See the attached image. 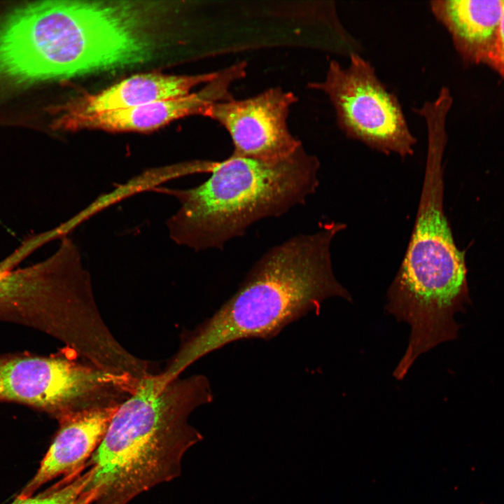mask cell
<instances>
[{
  "mask_svg": "<svg viewBox=\"0 0 504 504\" xmlns=\"http://www.w3.org/2000/svg\"><path fill=\"white\" fill-rule=\"evenodd\" d=\"M172 6L146 1H43L0 24V71L17 83L135 66L162 45Z\"/></svg>",
  "mask_w": 504,
  "mask_h": 504,
  "instance_id": "6da1fadb",
  "label": "cell"
},
{
  "mask_svg": "<svg viewBox=\"0 0 504 504\" xmlns=\"http://www.w3.org/2000/svg\"><path fill=\"white\" fill-rule=\"evenodd\" d=\"M344 223L330 221L314 233L271 248L251 267L237 292L213 316L183 336L164 369L180 376L200 358L243 339L270 340L332 297L352 302L333 273L330 244Z\"/></svg>",
  "mask_w": 504,
  "mask_h": 504,
  "instance_id": "7a4b0ae2",
  "label": "cell"
},
{
  "mask_svg": "<svg viewBox=\"0 0 504 504\" xmlns=\"http://www.w3.org/2000/svg\"><path fill=\"white\" fill-rule=\"evenodd\" d=\"M213 398L202 374L167 382L152 373L141 379L85 465L88 488L97 493L93 504H127L178 477L184 454L202 438L188 418Z\"/></svg>",
  "mask_w": 504,
  "mask_h": 504,
  "instance_id": "3957f363",
  "label": "cell"
},
{
  "mask_svg": "<svg viewBox=\"0 0 504 504\" xmlns=\"http://www.w3.org/2000/svg\"><path fill=\"white\" fill-rule=\"evenodd\" d=\"M424 178L405 254L387 292L386 312L411 327L400 361L409 369L416 358L457 335L454 315L463 309L466 269L443 209L442 159L447 132L427 130Z\"/></svg>",
  "mask_w": 504,
  "mask_h": 504,
  "instance_id": "277c9868",
  "label": "cell"
},
{
  "mask_svg": "<svg viewBox=\"0 0 504 504\" xmlns=\"http://www.w3.org/2000/svg\"><path fill=\"white\" fill-rule=\"evenodd\" d=\"M318 159L302 146L290 155L260 160L230 155L214 162L210 177L189 189L153 190L176 197L170 238L196 251L223 248L255 222L305 202L317 189Z\"/></svg>",
  "mask_w": 504,
  "mask_h": 504,
  "instance_id": "5b68a950",
  "label": "cell"
},
{
  "mask_svg": "<svg viewBox=\"0 0 504 504\" xmlns=\"http://www.w3.org/2000/svg\"><path fill=\"white\" fill-rule=\"evenodd\" d=\"M0 305L28 308V321L100 370L121 373L134 356L115 338L97 306L78 247L63 237L48 258L0 280Z\"/></svg>",
  "mask_w": 504,
  "mask_h": 504,
  "instance_id": "8992f818",
  "label": "cell"
},
{
  "mask_svg": "<svg viewBox=\"0 0 504 504\" xmlns=\"http://www.w3.org/2000/svg\"><path fill=\"white\" fill-rule=\"evenodd\" d=\"M346 67L330 61L325 78L308 86L329 99L339 129L349 138L385 155L404 159L413 155L417 139L400 103L359 52Z\"/></svg>",
  "mask_w": 504,
  "mask_h": 504,
  "instance_id": "52a82bcc",
  "label": "cell"
},
{
  "mask_svg": "<svg viewBox=\"0 0 504 504\" xmlns=\"http://www.w3.org/2000/svg\"><path fill=\"white\" fill-rule=\"evenodd\" d=\"M111 390L108 374L62 357L0 359V400L24 403L62 419L102 407Z\"/></svg>",
  "mask_w": 504,
  "mask_h": 504,
  "instance_id": "ba28073f",
  "label": "cell"
},
{
  "mask_svg": "<svg viewBox=\"0 0 504 504\" xmlns=\"http://www.w3.org/2000/svg\"><path fill=\"white\" fill-rule=\"evenodd\" d=\"M297 101L293 92L274 87L244 99L232 98L212 104L202 116L227 132L233 144L231 155L276 160L302 146L288 125L290 110Z\"/></svg>",
  "mask_w": 504,
  "mask_h": 504,
  "instance_id": "9c48e42d",
  "label": "cell"
},
{
  "mask_svg": "<svg viewBox=\"0 0 504 504\" xmlns=\"http://www.w3.org/2000/svg\"><path fill=\"white\" fill-rule=\"evenodd\" d=\"M246 63L239 62L219 70L202 88L179 97L126 109L75 115L59 114L56 128L67 131L148 132L192 115H201L209 105L232 99L230 88L244 78Z\"/></svg>",
  "mask_w": 504,
  "mask_h": 504,
  "instance_id": "30bf717a",
  "label": "cell"
},
{
  "mask_svg": "<svg viewBox=\"0 0 504 504\" xmlns=\"http://www.w3.org/2000/svg\"><path fill=\"white\" fill-rule=\"evenodd\" d=\"M118 406L83 411L59 420L39 468L17 498L31 496L48 482L81 471L101 444Z\"/></svg>",
  "mask_w": 504,
  "mask_h": 504,
  "instance_id": "8fae6325",
  "label": "cell"
},
{
  "mask_svg": "<svg viewBox=\"0 0 504 504\" xmlns=\"http://www.w3.org/2000/svg\"><path fill=\"white\" fill-rule=\"evenodd\" d=\"M218 71L192 75L143 74L105 90L73 98L59 106V114L75 115L126 109L187 95L216 77Z\"/></svg>",
  "mask_w": 504,
  "mask_h": 504,
  "instance_id": "7c38bea8",
  "label": "cell"
},
{
  "mask_svg": "<svg viewBox=\"0 0 504 504\" xmlns=\"http://www.w3.org/2000/svg\"><path fill=\"white\" fill-rule=\"evenodd\" d=\"M429 7L464 59L492 57L503 1L434 0Z\"/></svg>",
  "mask_w": 504,
  "mask_h": 504,
  "instance_id": "4fadbf2b",
  "label": "cell"
},
{
  "mask_svg": "<svg viewBox=\"0 0 504 504\" xmlns=\"http://www.w3.org/2000/svg\"><path fill=\"white\" fill-rule=\"evenodd\" d=\"M97 498L88 489V475L85 468L72 475L64 477L44 492L19 498L11 504H93Z\"/></svg>",
  "mask_w": 504,
  "mask_h": 504,
  "instance_id": "5bb4252c",
  "label": "cell"
},
{
  "mask_svg": "<svg viewBox=\"0 0 504 504\" xmlns=\"http://www.w3.org/2000/svg\"><path fill=\"white\" fill-rule=\"evenodd\" d=\"M30 253L29 249L24 244L20 246L9 256L0 262V280Z\"/></svg>",
  "mask_w": 504,
  "mask_h": 504,
  "instance_id": "9a60e30c",
  "label": "cell"
},
{
  "mask_svg": "<svg viewBox=\"0 0 504 504\" xmlns=\"http://www.w3.org/2000/svg\"><path fill=\"white\" fill-rule=\"evenodd\" d=\"M491 59L504 66V1L494 52Z\"/></svg>",
  "mask_w": 504,
  "mask_h": 504,
  "instance_id": "2e32d148",
  "label": "cell"
}]
</instances>
